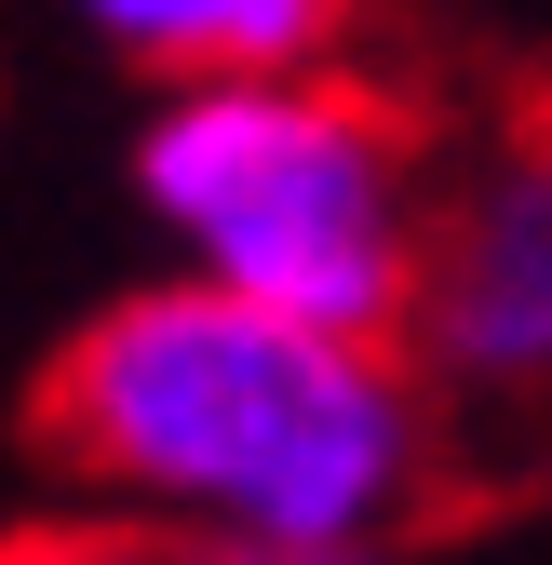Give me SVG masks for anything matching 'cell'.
Returning a JSON list of instances; mask_svg holds the SVG:
<instances>
[{"instance_id":"6da1fadb","label":"cell","mask_w":552,"mask_h":565,"mask_svg":"<svg viewBox=\"0 0 552 565\" xmlns=\"http://www.w3.org/2000/svg\"><path fill=\"white\" fill-rule=\"evenodd\" d=\"M28 445L67 499L176 525L230 565L364 552L432 484V377L404 337H337L162 269L54 337Z\"/></svg>"},{"instance_id":"7a4b0ae2","label":"cell","mask_w":552,"mask_h":565,"mask_svg":"<svg viewBox=\"0 0 552 565\" xmlns=\"http://www.w3.org/2000/svg\"><path fill=\"white\" fill-rule=\"evenodd\" d=\"M135 202L176 269L269 297L337 337H404L432 243V162L404 108L351 67H243V82H162L135 121Z\"/></svg>"},{"instance_id":"3957f363","label":"cell","mask_w":552,"mask_h":565,"mask_svg":"<svg viewBox=\"0 0 552 565\" xmlns=\"http://www.w3.org/2000/svg\"><path fill=\"white\" fill-rule=\"evenodd\" d=\"M404 350H418L432 391L486 404V417L552 404V149L471 162L458 189H432Z\"/></svg>"},{"instance_id":"277c9868","label":"cell","mask_w":552,"mask_h":565,"mask_svg":"<svg viewBox=\"0 0 552 565\" xmlns=\"http://www.w3.org/2000/svg\"><path fill=\"white\" fill-rule=\"evenodd\" d=\"M82 28L149 82H243V67H323L351 0H82Z\"/></svg>"},{"instance_id":"5b68a950","label":"cell","mask_w":552,"mask_h":565,"mask_svg":"<svg viewBox=\"0 0 552 565\" xmlns=\"http://www.w3.org/2000/svg\"><path fill=\"white\" fill-rule=\"evenodd\" d=\"M0 565H230V552H202V539H176V525H135V512L67 499V512H41V525L0 539Z\"/></svg>"},{"instance_id":"8992f818","label":"cell","mask_w":552,"mask_h":565,"mask_svg":"<svg viewBox=\"0 0 552 565\" xmlns=\"http://www.w3.org/2000/svg\"><path fill=\"white\" fill-rule=\"evenodd\" d=\"M284 565H391V539H364V552H284Z\"/></svg>"}]
</instances>
